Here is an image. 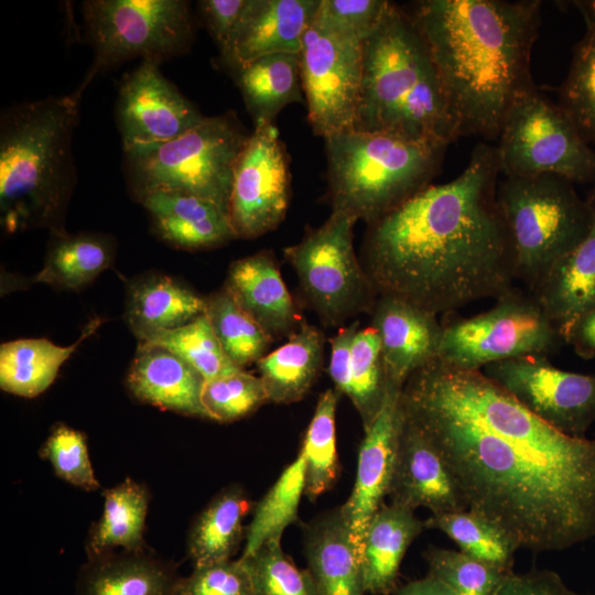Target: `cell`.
<instances>
[{
	"mask_svg": "<svg viewBox=\"0 0 595 595\" xmlns=\"http://www.w3.org/2000/svg\"><path fill=\"white\" fill-rule=\"evenodd\" d=\"M321 4V3H320ZM364 39L318 13L299 52L309 122L324 139L354 129L360 99Z\"/></svg>",
	"mask_w": 595,
	"mask_h": 595,
	"instance_id": "cell-13",
	"label": "cell"
},
{
	"mask_svg": "<svg viewBox=\"0 0 595 595\" xmlns=\"http://www.w3.org/2000/svg\"><path fill=\"white\" fill-rule=\"evenodd\" d=\"M324 342L315 326L301 322L285 344L256 363L270 402L289 404L307 393L322 366Z\"/></svg>",
	"mask_w": 595,
	"mask_h": 595,
	"instance_id": "cell-28",
	"label": "cell"
},
{
	"mask_svg": "<svg viewBox=\"0 0 595 595\" xmlns=\"http://www.w3.org/2000/svg\"><path fill=\"white\" fill-rule=\"evenodd\" d=\"M564 342L584 357L595 356V307L580 316L567 332Z\"/></svg>",
	"mask_w": 595,
	"mask_h": 595,
	"instance_id": "cell-51",
	"label": "cell"
},
{
	"mask_svg": "<svg viewBox=\"0 0 595 595\" xmlns=\"http://www.w3.org/2000/svg\"><path fill=\"white\" fill-rule=\"evenodd\" d=\"M371 310L388 386L403 388L408 378L437 358L443 325L434 313L402 299L379 295Z\"/></svg>",
	"mask_w": 595,
	"mask_h": 595,
	"instance_id": "cell-19",
	"label": "cell"
},
{
	"mask_svg": "<svg viewBox=\"0 0 595 595\" xmlns=\"http://www.w3.org/2000/svg\"><path fill=\"white\" fill-rule=\"evenodd\" d=\"M389 4L386 0H321L318 13L336 26L365 40Z\"/></svg>",
	"mask_w": 595,
	"mask_h": 595,
	"instance_id": "cell-47",
	"label": "cell"
},
{
	"mask_svg": "<svg viewBox=\"0 0 595 595\" xmlns=\"http://www.w3.org/2000/svg\"><path fill=\"white\" fill-rule=\"evenodd\" d=\"M587 202L592 215L587 235L531 292L563 340L574 322L595 307V190Z\"/></svg>",
	"mask_w": 595,
	"mask_h": 595,
	"instance_id": "cell-24",
	"label": "cell"
},
{
	"mask_svg": "<svg viewBox=\"0 0 595 595\" xmlns=\"http://www.w3.org/2000/svg\"><path fill=\"white\" fill-rule=\"evenodd\" d=\"M244 561L255 595H317L309 570L299 569L284 553L281 539H272Z\"/></svg>",
	"mask_w": 595,
	"mask_h": 595,
	"instance_id": "cell-42",
	"label": "cell"
},
{
	"mask_svg": "<svg viewBox=\"0 0 595 595\" xmlns=\"http://www.w3.org/2000/svg\"><path fill=\"white\" fill-rule=\"evenodd\" d=\"M339 397L336 388L321 393L300 450L305 465L304 495L311 501L329 490L338 477L335 420Z\"/></svg>",
	"mask_w": 595,
	"mask_h": 595,
	"instance_id": "cell-36",
	"label": "cell"
},
{
	"mask_svg": "<svg viewBox=\"0 0 595 595\" xmlns=\"http://www.w3.org/2000/svg\"><path fill=\"white\" fill-rule=\"evenodd\" d=\"M138 199L156 235L173 247L202 250L236 238L228 213L210 201L172 191L149 192Z\"/></svg>",
	"mask_w": 595,
	"mask_h": 595,
	"instance_id": "cell-22",
	"label": "cell"
},
{
	"mask_svg": "<svg viewBox=\"0 0 595 595\" xmlns=\"http://www.w3.org/2000/svg\"><path fill=\"white\" fill-rule=\"evenodd\" d=\"M388 391V381L377 331L370 326L358 329L351 344L349 390L364 430L378 416Z\"/></svg>",
	"mask_w": 595,
	"mask_h": 595,
	"instance_id": "cell-40",
	"label": "cell"
},
{
	"mask_svg": "<svg viewBox=\"0 0 595 595\" xmlns=\"http://www.w3.org/2000/svg\"><path fill=\"white\" fill-rule=\"evenodd\" d=\"M497 204L516 256V279L530 293L587 235L592 215L573 183L554 174L504 176Z\"/></svg>",
	"mask_w": 595,
	"mask_h": 595,
	"instance_id": "cell-7",
	"label": "cell"
},
{
	"mask_svg": "<svg viewBox=\"0 0 595 595\" xmlns=\"http://www.w3.org/2000/svg\"><path fill=\"white\" fill-rule=\"evenodd\" d=\"M149 500L148 489L128 477L104 490L101 517L91 526L86 542L87 558L110 553L116 548L145 550L143 534Z\"/></svg>",
	"mask_w": 595,
	"mask_h": 595,
	"instance_id": "cell-32",
	"label": "cell"
},
{
	"mask_svg": "<svg viewBox=\"0 0 595 595\" xmlns=\"http://www.w3.org/2000/svg\"><path fill=\"white\" fill-rule=\"evenodd\" d=\"M205 117L160 72L142 61L120 85L117 121L123 151L171 141Z\"/></svg>",
	"mask_w": 595,
	"mask_h": 595,
	"instance_id": "cell-16",
	"label": "cell"
},
{
	"mask_svg": "<svg viewBox=\"0 0 595 595\" xmlns=\"http://www.w3.org/2000/svg\"><path fill=\"white\" fill-rule=\"evenodd\" d=\"M401 390L388 386L378 416L365 431L354 488L347 501L339 507L360 563L368 526L389 493L402 419Z\"/></svg>",
	"mask_w": 595,
	"mask_h": 595,
	"instance_id": "cell-17",
	"label": "cell"
},
{
	"mask_svg": "<svg viewBox=\"0 0 595 595\" xmlns=\"http://www.w3.org/2000/svg\"><path fill=\"white\" fill-rule=\"evenodd\" d=\"M483 372L560 432L586 437L595 422V374L561 370L547 355L501 360L486 366Z\"/></svg>",
	"mask_w": 595,
	"mask_h": 595,
	"instance_id": "cell-14",
	"label": "cell"
},
{
	"mask_svg": "<svg viewBox=\"0 0 595 595\" xmlns=\"http://www.w3.org/2000/svg\"><path fill=\"white\" fill-rule=\"evenodd\" d=\"M494 595H584L570 589L552 571H533L505 576Z\"/></svg>",
	"mask_w": 595,
	"mask_h": 595,
	"instance_id": "cell-49",
	"label": "cell"
},
{
	"mask_svg": "<svg viewBox=\"0 0 595 595\" xmlns=\"http://www.w3.org/2000/svg\"><path fill=\"white\" fill-rule=\"evenodd\" d=\"M83 15L96 57L86 83L101 68L136 57L160 64L184 53L193 39L184 0H88Z\"/></svg>",
	"mask_w": 595,
	"mask_h": 595,
	"instance_id": "cell-10",
	"label": "cell"
},
{
	"mask_svg": "<svg viewBox=\"0 0 595 595\" xmlns=\"http://www.w3.org/2000/svg\"><path fill=\"white\" fill-rule=\"evenodd\" d=\"M425 526L445 533L463 553L504 571H512L517 547L485 517L467 509L431 515Z\"/></svg>",
	"mask_w": 595,
	"mask_h": 595,
	"instance_id": "cell-38",
	"label": "cell"
},
{
	"mask_svg": "<svg viewBox=\"0 0 595 595\" xmlns=\"http://www.w3.org/2000/svg\"><path fill=\"white\" fill-rule=\"evenodd\" d=\"M237 117H205L180 137L125 152L128 181L136 197L153 191L192 194L228 213L236 161L248 140Z\"/></svg>",
	"mask_w": 595,
	"mask_h": 595,
	"instance_id": "cell-8",
	"label": "cell"
},
{
	"mask_svg": "<svg viewBox=\"0 0 595 595\" xmlns=\"http://www.w3.org/2000/svg\"><path fill=\"white\" fill-rule=\"evenodd\" d=\"M225 289L272 340L292 335L301 324L270 252L260 251L232 262Z\"/></svg>",
	"mask_w": 595,
	"mask_h": 595,
	"instance_id": "cell-21",
	"label": "cell"
},
{
	"mask_svg": "<svg viewBox=\"0 0 595 595\" xmlns=\"http://www.w3.org/2000/svg\"><path fill=\"white\" fill-rule=\"evenodd\" d=\"M202 401L210 420L228 423L253 413L269 397L261 378L241 369L205 381Z\"/></svg>",
	"mask_w": 595,
	"mask_h": 595,
	"instance_id": "cell-44",
	"label": "cell"
},
{
	"mask_svg": "<svg viewBox=\"0 0 595 595\" xmlns=\"http://www.w3.org/2000/svg\"><path fill=\"white\" fill-rule=\"evenodd\" d=\"M358 322L342 328L332 339V353L328 365L329 376L335 383V388L340 394L348 393L349 375H350V358L351 344L358 331Z\"/></svg>",
	"mask_w": 595,
	"mask_h": 595,
	"instance_id": "cell-50",
	"label": "cell"
},
{
	"mask_svg": "<svg viewBox=\"0 0 595 595\" xmlns=\"http://www.w3.org/2000/svg\"><path fill=\"white\" fill-rule=\"evenodd\" d=\"M45 264L34 281L79 290L107 269L113 257L110 238L96 234L54 232Z\"/></svg>",
	"mask_w": 595,
	"mask_h": 595,
	"instance_id": "cell-34",
	"label": "cell"
},
{
	"mask_svg": "<svg viewBox=\"0 0 595 595\" xmlns=\"http://www.w3.org/2000/svg\"><path fill=\"white\" fill-rule=\"evenodd\" d=\"M248 2L249 0H202L197 3L203 21L218 45L220 54L227 50Z\"/></svg>",
	"mask_w": 595,
	"mask_h": 595,
	"instance_id": "cell-48",
	"label": "cell"
},
{
	"mask_svg": "<svg viewBox=\"0 0 595 595\" xmlns=\"http://www.w3.org/2000/svg\"><path fill=\"white\" fill-rule=\"evenodd\" d=\"M304 551L317 595H366L361 563L340 508L306 526Z\"/></svg>",
	"mask_w": 595,
	"mask_h": 595,
	"instance_id": "cell-26",
	"label": "cell"
},
{
	"mask_svg": "<svg viewBox=\"0 0 595 595\" xmlns=\"http://www.w3.org/2000/svg\"><path fill=\"white\" fill-rule=\"evenodd\" d=\"M290 198L288 155L273 123L255 126L234 169L228 217L236 238L262 236L283 220Z\"/></svg>",
	"mask_w": 595,
	"mask_h": 595,
	"instance_id": "cell-15",
	"label": "cell"
},
{
	"mask_svg": "<svg viewBox=\"0 0 595 595\" xmlns=\"http://www.w3.org/2000/svg\"><path fill=\"white\" fill-rule=\"evenodd\" d=\"M321 0H249L221 54L231 69L273 53L299 54Z\"/></svg>",
	"mask_w": 595,
	"mask_h": 595,
	"instance_id": "cell-20",
	"label": "cell"
},
{
	"mask_svg": "<svg viewBox=\"0 0 595 595\" xmlns=\"http://www.w3.org/2000/svg\"><path fill=\"white\" fill-rule=\"evenodd\" d=\"M401 414L388 493L390 504L413 511L424 507L432 515L467 510L439 452L402 411Z\"/></svg>",
	"mask_w": 595,
	"mask_h": 595,
	"instance_id": "cell-18",
	"label": "cell"
},
{
	"mask_svg": "<svg viewBox=\"0 0 595 595\" xmlns=\"http://www.w3.org/2000/svg\"><path fill=\"white\" fill-rule=\"evenodd\" d=\"M250 509L244 489L231 485L219 491L193 522L187 540L194 566L231 560L244 536L242 521Z\"/></svg>",
	"mask_w": 595,
	"mask_h": 595,
	"instance_id": "cell-33",
	"label": "cell"
},
{
	"mask_svg": "<svg viewBox=\"0 0 595 595\" xmlns=\"http://www.w3.org/2000/svg\"><path fill=\"white\" fill-rule=\"evenodd\" d=\"M497 140L504 176L554 174L572 183L595 181V150L563 108L537 87L513 101Z\"/></svg>",
	"mask_w": 595,
	"mask_h": 595,
	"instance_id": "cell-9",
	"label": "cell"
},
{
	"mask_svg": "<svg viewBox=\"0 0 595 595\" xmlns=\"http://www.w3.org/2000/svg\"><path fill=\"white\" fill-rule=\"evenodd\" d=\"M586 31L574 48L559 105L574 121L584 139L595 143V1H574Z\"/></svg>",
	"mask_w": 595,
	"mask_h": 595,
	"instance_id": "cell-35",
	"label": "cell"
},
{
	"mask_svg": "<svg viewBox=\"0 0 595 595\" xmlns=\"http://www.w3.org/2000/svg\"><path fill=\"white\" fill-rule=\"evenodd\" d=\"M334 212L374 223L426 186L446 144L349 129L324 139Z\"/></svg>",
	"mask_w": 595,
	"mask_h": 595,
	"instance_id": "cell-6",
	"label": "cell"
},
{
	"mask_svg": "<svg viewBox=\"0 0 595 595\" xmlns=\"http://www.w3.org/2000/svg\"><path fill=\"white\" fill-rule=\"evenodd\" d=\"M39 454L50 462L63 480L87 491L99 489L83 432L58 423L51 430Z\"/></svg>",
	"mask_w": 595,
	"mask_h": 595,
	"instance_id": "cell-45",
	"label": "cell"
},
{
	"mask_svg": "<svg viewBox=\"0 0 595 595\" xmlns=\"http://www.w3.org/2000/svg\"><path fill=\"white\" fill-rule=\"evenodd\" d=\"M305 487V465L299 452L256 506L246 531L241 558L255 553L266 542L281 539L284 529L298 520L299 505Z\"/></svg>",
	"mask_w": 595,
	"mask_h": 595,
	"instance_id": "cell-37",
	"label": "cell"
},
{
	"mask_svg": "<svg viewBox=\"0 0 595 595\" xmlns=\"http://www.w3.org/2000/svg\"><path fill=\"white\" fill-rule=\"evenodd\" d=\"M139 345L161 347L175 354L205 381L241 370L224 353L205 313L181 327L150 336Z\"/></svg>",
	"mask_w": 595,
	"mask_h": 595,
	"instance_id": "cell-41",
	"label": "cell"
},
{
	"mask_svg": "<svg viewBox=\"0 0 595 595\" xmlns=\"http://www.w3.org/2000/svg\"><path fill=\"white\" fill-rule=\"evenodd\" d=\"M357 219L332 212L328 219L284 250L309 303L326 325L372 310L378 294L354 250Z\"/></svg>",
	"mask_w": 595,
	"mask_h": 595,
	"instance_id": "cell-12",
	"label": "cell"
},
{
	"mask_svg": "<svg viewBox=\"0 0 595 595\" xmlns=\"http://www.w3.org/2000/svg\"><path fill=\"white\" fill-rule=\"evenodd\" d=\"M173 595H255L247 566L241 559L194 566L181 576Z\"/></svg>",
	"mask_w": 595,
	"mask_h": 595,
	"instance_id": "cell-46",
	"label": "cell"
},
{
	"mask_svg": "<svg viewBox=\"0 0 595 595\" xmlns=\"http://www.w3.org/2000/svg\"><path fill=\"white\" fill-rule=\"evenodd\" d=\"M537 0H423L411 18L443 83L457 134L497 139L513 101L536 87Z\"/></svg>",
	"mask_w": 595,
	"mask_h": 595,
	"instance_id": "cell-3",
	"label": "cell"
},
{
	"mask_svg": "<svg viewBox=\"0 0 595 595\" xmlns=\"http://www.w3.org/2000/svg\"><path fill=\"white\" fill-rule=\"evenodd\" d=\"M205 379L175 354L140 346L128 376L129 391L140 401L180 414L209 419L202 393Z\"/></svg>",
	"mask_w": 595,
	"mask_h": 595,
	"instance_id": "cell-23",
	"label": "cell"
},
{
	"mask_svg": "<svg viewBox=\"0 0 595 595\" xmlns=\"http://www.w3.org/2000/svg\"><path fill=\"white\" fill-rule=\"evenodd\" d=\"M205 314L224 353L238 368L266 355L272 339L225 288L206 299Z\"/></svg>",
	"mask_w": 595,
	"mask_h": 595,
	"instance_id": "cell-39",
	"label": "cell"
},
{
	"mask_svg": "<svg viewBox=\"0 0 595 595\" xmlns=\"http://www.w3.org/2000/svg\"><path fill=\"white\" fill-rule=\"evenodd\" d=\"M563 340L536 298L513 288L490 310L443 325L439 356L466 370L506 359L548 355Z\"/></svg>",
	"mask_w": 595,
	"mask_h": 595,
	"instance_id": "cell-11",
	"label": "cell"
},
{
	"mask_svg": "<svg viewBox=\"0 0 595 595\" xmlns=\"http://www.w3.org/2000/svg\"><path fill=\"white\" fill-rule=\"evenodd\" d=\"M206 299L166 275H151L129 290L127 321L139 338L181 327L205 313Z\"/></svg>",
	"mask_w": 595,
	"mask_h": 595,
	"instance_id": "cell-29",
	"label": "cell"
},
{
	"mask_svg": "<svg viewBox=\"0 0 595 595\" xmlns=\"http://www.w3.org/2000/svg\"><path fill=\"white\" fill-rule=\"evenodd\" d=\"M396 595H458L447 585L434 576L426 574V576L413 580L399 586Z\"/></svg>",
	"mask_w": 595,
	"mask_h": 595,
	"instance_id": "cell-52",
	"label": "cell"
},
{
	"mask_svg": "<svg viewBox=\"0 0 595 595\" xmlns=\"http://www.w3.org/2000/svg\"><path fill=\"white\" fill-rule=\"evenodd\" d=\"M232 71L255 126L273 123L286 105L302 100L299 54H268Z\"/></svg>",
	"mask_w": 595,
	"mask_h": 595,
	"instance_id": "cell-30",
	"label": "cell"
},
{
	"mask_svg": "<svg viewBox=\"0 0 595 595\" xmlns=\"http://www.w3.org/2000/svg\"><path fill=\"white\" fill-rule=\"evenodd\" d=\"M499 174L496 147L479 143L458 176L369 224L363 267L376 292L437 315L511 290L516 256L497 204Z\"/></svg>",
	"mask_w": 595,
	"mask_h": 595,
	"instance_id": "cell-2",
	"label": "cell"
},
{
	"mask_svg": "<svg viewBox=\"0 0 595 595\" xmlns=\"http://www.w3.org/2000/svg\"><path fill=\"white\" fill-rule=\"evenodd\" d=\"M181 576L172 563L145 550L107 553L80 567L76 595H173Z\"/></svg>",
	"mask_w": 595,
	"mask_h": 595,
	"instance_id": "cell-25",
	"label": "cell"
},
{
	"mask_svg": "<svg viewBox=\"0 0 595 595\" xmlns=\"http://www.w3.org/2000/svg\"><path fill=\"white\" fill-rule=\"evenodd\" d=\"M354 129L446 145L458 138L429 46L411 15L391 2L363 43Z\"/></svg>",
	"mask_w": 595,
	"mask_h": 595,
	"instance_id": "cell-5",
	"label": "cell"
},
{
	"mask_svg": "<svg viewBox=\"0 0 595 595\" xmlns=\"http://www.w3.org/2000/svg\"><path fill=\"white\" fill-rule=\"evenodd\" d=\"M85 85L76 91L14 105L0 118L1 224L10 232H62L76 183L72 151Z\"/></svg>",
	"mask_w": 595,
	"mask_h": 595,
	"instance_id": "cell-4",
	"label": "cell"
},
{
	"mask_svg": "<svg viewBox=\"0 0 595 595\" xmlns=\"http://www.w3.org/2000/svg\"><path fill=\"white\" fill-rule=\"evenodd\" d=\"M399 402L465 507L517 549L562 551L595 537V437L560 432L482 370L440 358L408 378Z\"/></svg>",
	"mask_w": 595,
	"mask_h": 595,
	"instance_id": "cell-1",
	"label": "cell"
},
{
	"mask_svg": "<svg viewBox=\"0 0 595 595\" xmlns=\"http://www.w3.org/2000/svg\"><path fill=\"white\" fill-rule=\"evenodd\" d=\"M424 529L425 521L420 520L413 510L393 504L381 505L364 540L361 575L365 594L396 592L405 552Z\"/></svg>",
	"mask_w": 595,
	"mask_h": 595,
	"instance_id": "cell-27",
	"label": "cell"
},
{
	"mask_svg": "<svg viewBox=\"0 0 595 595\" xmlns=\"http://www.w3.org/2000/svg\"><path fill=\"white\" fill-rule=\"evenodd\" d=\"M428 574L458 595H494L510 572L448 549L431 547L424 552Z\"/></svg>",
	"mask_w": 595,
	"mask_h": 595,
	"instance_id": "cell-43",
	"label": "cell"
},
{
	"mask_svg": "<svg viewBox=\"0 0 595 595\" xmlns=\"http://www.w3.org/2000/svg\"><path fill=\"white\" fill-rule=\"evenodd\" d=\"M100 323L101 320L90 321L80 337L69 346H58L44 338L3 343L0 347L1 389L25 398L39 396L52 385L61 366Z\"/></svg>",
	"mask_w": 595,
	"mask_h": 595,
	"instance_id": "cell-31",
	"label": "cell"
}]
</instances>
